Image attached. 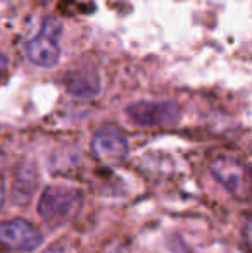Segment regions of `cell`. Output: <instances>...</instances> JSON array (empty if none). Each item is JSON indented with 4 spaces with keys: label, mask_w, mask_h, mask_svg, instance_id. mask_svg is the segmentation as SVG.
Instances as JSON below:
<instances>
[{
    "label": "cell",
    "mask_w": 252,
    "mask_h": 253,
    "mask_svg": "<svg viewBox=\"0 0 252 253\" xmlns=\"http://www.w3.org/2000/svg\"><path fill=\"white\" fill-rule=\"evenodd\" d=\"M44 241L42 233L26 219L0 222V245L12 252H33Z\"/></svg>",
    "instance_id": "5b68a950"
},
{
    "label": "cell",
    "mask_w": 252,
    "mask_h": 253,
    "mask_svg": "<svg viewBox=\"0 0 252 253\" xmlns=\"http://www.w3.org/2000/svg\"><path fill=\"white\" fill-rule=\"evenodd\" d=\"M128 140L116 126H104L95 133L92 140V153L104 164H119L128 155Z\"/></svg>",
    "instance_id": "8992f818"
},
{
    "label": "cell",
    "mask_w": 252,
    "mask_h": 253,
    "mask_svg": "<svg viewBox=\"0 0 252 253\" xmlns=\"http://www.w3.org/2000/svg\"><path fill=\"white\" fill-rule=\"evenodd\" d=\"M211 174L221 183L237 200L249 202L251 198V172L240 159L230 155H218L209 164Z\"/></svg>",
    "instance_id": "3957f363"
},
{
    "label": "cell",
    "mask_w": 252,
    "mask_h": 253,
    "mask_svg": "<svg viewBox=\"0 0 252 253\" xmlns=\"http://www.w3.org/2000/svg\"><path fill=\"white\" fill-rule=\"evenodd\" d=\"M5 69H7V57L3 53H0V80L5 74Z\"/></svg>",
    "instance_id": "9c48e42d"
},
{
    "label": "cell",
    "mask_w": 252,
    "mask_h": 253,
    "mask_svg": "<svg viewBox=\"0 0 252 253\" xmlns=\"http://www.w3.org/2000/svg\"><path fill=\"white\" fill-rule=\"evenodd\" d=\"M2 169H3V153L0 150V172H2Z\"/></svg>",
    "instance_id": "7c38bea8"
},
{
    "label": "cell",
    "mask_w": 252,
    "mask_h": 253,
    "mask_svg": "<svg viewBox=\"0 0 252 253\" xmlns=\"http://www.w3.org/2000/svg\"><path fill=\"white\" fill-rule=\"evenodd\" d=\"M38 183V174L33 166H23L19 170H16L12 184V198L19 205H26L28 200L33 197L35 188Z\"/></svg>",
    "instance_id": "ba28073f"
},
{
    "label": "cell",
    "mask_w": 252,
    "mask_h": 253,
    "mask_svg": "<svg viewBox=\"0 0 252 253\" xmlns=\"http://www.w3.org/2000/svg\"><path fill=\"white\" fill-rule=\"evenodd\" d=\"M126 114L135 124L144 127H169L175 126L182 116V109L176 102L142 100L126 107Z\"/></svg>",
    "instance_id": "277c9868"
},
{
    "label": "cell",
    "mask_w": 252,
    "mask_h": 253,
    "mask_svg": "<svg viewBox=\"0 0 252 253\" xmlns=\"http://www.w3.org/2000/svg\"><path fill=\"white\" fill-rule=\"evenodd\" d=\"M42 253H67V252L62 250V248H59V247H52V248H47V250L42 252Z\"/></svg>",
    "instance_id": "30bf717a"
},
{
    "label": "cell",
    "mask_w": 252,
    "mask_h": 253,
    "mask_svg": "<svg viewBox=\"0 0 252 253\" xmlns=\"http://www.w3.org/2000/svg\"><path fill=\"white\" fill-rule=\"evenodd\" d=\"M62 33V24L57 17H45L42 21L40 33L26 43V55L30 62L38 67H52L61 59L59 38Z\"/></svg>",
    "instance_id": "7a4b0ae2"
},
{
    "label": "cell",
    "mask_w": 252,
    "mask_h": 253,
    "mask_svg": "<svg viewBox=\"0 0 252 253\" xmlns=\"http://www.w3.org/2000/svg\"><path fill=\"white\" fill-rule=\"evenodd\" d=\"M66 90L80 98H92L101 90V80L94 71H71L64 78Z\"/></svg>",
    "instance_id": "52a82bcc"
},
{
    "label": "cell",
    "mask_w": 252,
    "mask_h": 253,
    "mask_svg": "<svg viewBox=\"0 0 252 253\" xmlns=\"http://www.w3.org/2000/svg\"><path fill=\"white\" fill-rule=\"evenodd\" d=\"M3 179L0 177V209H2V205H3Z\"/></svg>",
    "instance_id": "8fae6325"
},
{
    "label": "cell",
    "mask_w": 252,
    "mask_h": 253,
    "mask_svg": "<svg viewBox=\"0 0 252 253\" xmlns=\"http://www.w3.org/2000/svg\"><path fill=\"white\" fill-rule=\"evenodd\" d=\"M81 207V195L76 188L49 184L38 200V213L50 226H62L71 220Z\"/></svg>",
    "instance_id": "6da1fadb"
},
{
    "label": "cell",
    "mask_w": 252,
    "mask_h": 253,
    "mask_svg": "<svg viewBox=\"0 0 252 253\" xmlns=\"http://www.w3.org/2000/svg\"><path fill=\"white\" fill-rule=\"evenodd\" d=\"M111 253H126V250H125V248H114Z\"/></svg>",
    "instance_id": "4fadbf2b"
}]
</instances>
